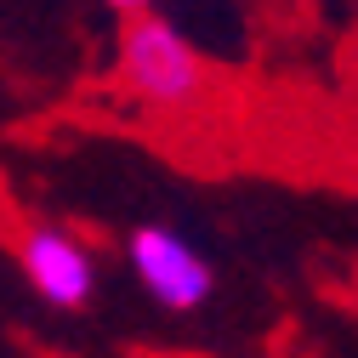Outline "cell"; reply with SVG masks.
I'll return each instance as SVG.
<instances>
[{"label":"cell","instance_id":"6da1fadb","mask_svg":"<svg viewBox=\"0 0 358 358\" xmlns=\"http://www.w3.org/2000/svg\"><path fill=\"white\" fill-rule=\"evenodd\" d=\"M120 80L143 108L159 114H182L210 92V63L194 40L159 12H143L125 23L120 40Z\"/></svg>","mask_w":358,"mask_h":358},{"label":"cell","instance_id":"277c9868","mask_svg":"<svg viewBox=\"0 0 358 358\" xmlns=\"http://www.w3.org/2000/svg\"><path fill=\"white\" fill-rule=\"evenodd\" d=\"M108 6H114V12H125V17H143L154 0H108Z\"/></svg>","mask_w":358,"mask_h":358},{"label":"cell","instance_id":"7a4b0ae2","mask_svg":"<svg viewBox=\"0 0 358 358\" xmlns=\"http://www.w3.org/2000/svg\"><path fill=\"white\" fill-rule=\"evenodd\" d=\"M125 256H131V273H137V285H143L159 307H171V313H199V307L210 301V290H216L210 262H205L182 234H176V228H159V222H148V228L131 234Z\"/></svg>","mask_w":358,"mask_h":358},{"label":"cell","instance_id":"3957f363","mask_svg":"<svg viewBox=\"0 0 358 358\" xmlns=\"http://www.w3.org/2000/svg\"><path fill=\"white\" fill-rule=\"evenodd\" d=\"M17 262H23V279L34 285V296L57 313H80L97 296V256L57 222H29L17 239Z\"/></svg>","mask_w":358,"mask_h":358}]
</instances>
